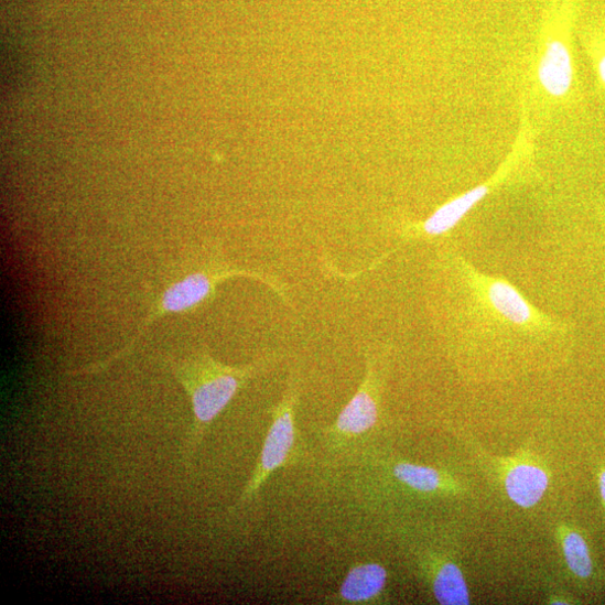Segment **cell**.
I'll return each instance as SVG.
<instances>
[{
	"instance_id": "6da1fadb",
	"label": "cell",
	"mask_w": 605,
	"mask_h": 605,
	"mask_svg": "<svg viewBox=\"0 0 605 605\" xmlns=\"http://www.w3.org/2000/svg\"><path fill=\"white\" fill-rule=\"evenodd\" d=\"M463 285V332L496 338H536L564 332L553 318L537 310L504 279L485 276L464 260L456 263Z\"/></svg>"
},
{
	"instance_id": "7a4b0ae2",
	"label": "cell",
	"mask_w": 605,
	"mask_h": 605,
	"mask_svg": "<svg viewBox=\"0 0 605 605\" xmlns=\"http://www.w3.org/2000/svg\"><path fill=\"white\" fill-rule=\"evenodd\" d=\"M276 359V354L264 356L242 367L217 361L208 352L179 360L168 359L170 369L187 393L192 406L193 424L183 447L186 466L192 463L209 429L233 399Z\"/></svg>"
},
{
	"instance_id": "3957f363",
	"label": "cell",
	"mask_w": 605,
	"mask_h": 605,
	"mask_svg": "<svg viewBox=\"0 0 605 605\" xmlns=\"http://www.w3.org/2000/svg\"><path fill=\"white\" fill-rule=\"evenodd\" d=\"M233 278H247L261 282L262 284L273 289L279 296L288 301V295L284 287L280 284L276 279H269L260 273L246 271V269L239 268H213L205 269L187 276L181 281L172 284L164 291L159 302L154 304L150 311L149 316L144 320L139 327L137 334L132 336V339L117 354L109 357L105 361L76 370L74 375H86L101 371L112 365L115 361L126 357L131 353L134 346L142 339V336L147 333L148 328L153 322L168 314H176L188 312L197 306L210 301L215 294L216 289L223 282Z\"/></svg>"
},
{
	"instance_id": "277c9868",
	"label": "cell",
	"mask_w": 605,
	"mask_h": 605,
	"mask_svg": "<svg viewBox=\"0 0 605 605\" xmlns=\"http://www.w3.org/2000/svg\"><path fill=\"white\" fill-rule=\"evenodd\" d=\"M300 398L301 379L296 372H293L282 398L271 411V425L263 441L258 463L235 506L236 509L250 505L269 478L291 460L298 440L296 411Z\"/></svg>"
},
{
	"instance_id": "5b68a950",
	"label": "cell",
	"mask_w": 605,
	"mask_h": 605,
	"mask_svg": "<svg viewBox=\"0 0 605 605\" xmlns=\"http://www.w3.org/2000/svg\"><path fill=\"white\" fill-rule=\"evenodd\" d=\"M382 388V369L378 357L367 355L366 374L338 418L323 431L329 449L339 450L367 435L378 423Z\"/></svg>"
},
{
	"instance_id": "8992f818",
	"label": "cell",
	"mask_w": 605,
	"mask_h": 605,
	"mask_svg": "<svg viewBox=\"0 0 605 605\" xmlns=\"http://www.w3.org/2000/svg\"><path fill=\"white\" fill-rule=\"evenodd\" d=\"M388 572L378 562H363L353 566L338 590L324 601L331 604H376L381 602L386 592Z\"/></svg>"
},
{
	"instance_id": "52a82bcc",
	"label": "cell",
	"mask_w": 605,
	"mask_h": 605,
	"mask_svg": "<svg viewBox=\"0 0 605 605\" xmlns=\"http://www.w3.org/2000/svg\"><path fill=\"white\" fill-rule=\"evenodd\" d=\"M435 599L443 605H467L469 592L463 572L441 553H423L419 560Z\"/></svg>"
},
{
	"instance_id": "ba28073f",
	"label": "cell",
	"mask_w": 605,
	"mask_h": 605,
	"mask_svg": "<svg viewBox=\"0 0 605 605\" xmlns=\"http://www.w3.org/2000/svg\"><path fill=\"white\" fill-rule=\"evenodd\" d=\"M550 486L545 471L536 464L521 462L511 466L505 477V489L512 503L528 509L542 500Z\"/></svg>"
},
{
	"instance_id": "9c48e42d",
	"label": "cell",
	"mask_w": 605,
	"mask_h": 605,
	"mask_svg": "<svg viewBox=\"0 0 605 605\" xmlns=\"http://www.w3.org/2000/svg\"><path fill=\"white\" fill-rule=\"evenodd\" d=\"M489 186L484 184L469 190L446 202L422 226L419 236L439 237L450 233L462 219L489 194Z\"/></svg>"
},
{
	"instance_id": "30bf717a",
	"label": "cell",
	"mask_w": 605,
	"mask_h": 605,
	"mask_svg": "<svg viewBox=\"0 0 605 605\" xmlns=\"http://www.w3.org/2000/svg\"><path fill=\"white\" fill-rule=\"evenodd\" d=\"M538 79L553 97H563L573 83L572 57L568 46L560 41L547 45L545 53L538 67Z\"/></svg>"
},
{
	"instance_id": "8fae6325",
	"label": "cell",
	"mask_w": 605,
	"mask_h": 605,
	"mask_svg": "<svg viewBox=\"0 0 605 605\" xmlns=\"http://www.w3.org/2000/svg\"><path fill=\"white\" fill-rule=\"evenodd\" d=\"M389 474L401 487L421 495H435L449 489V480L440 469L412 462H396Z\"/></svg>"
},
{
	"instance_id": "7c38bea8",
	"label": "cell",
	"mask_w": 605,
	"mask_h": 605,
	"mask_svg": "<svg viewBox=\"0 0 605 605\" xmlns=\"http://www.w3.org/2000/svg\"><path fill=\"white\" fill-rule=\"evenodd\" d=\"M562 549L569 570L581 580L593 573V562L584 537L574 530H565L562 536Z\"/></svg>"
},
{
	"instance_id": "4fadbf2b",
	"label": "cell",
	"mask_w": 605,
	"mask_h": 605,
	"mask_svg": "<svg viewBox=\"0 0 605 605\" xmlns=\"http://www.w3.org/2000/svg\"><path fill=\"white\" fill-rule=\"evenodd\" d=\"M599 494L603 503L605 504V469L598 476Z\"/></svg>"
},
{
	"instance_id": "5bb4252c",
	"label": "cell",
	"mask_w": 605,
	"mask_h": 605,
	"mask_svg": "<svg viewBox=\"0 0 605 605\" xmlns=\"http://www.w3.org/2000/svg\"><path fill=\"white\" fill-rule=\"evenodd\" d=\"M598 75L601 80L605 84V55L598 62Z\"/></svg>"
}]
</instances>
